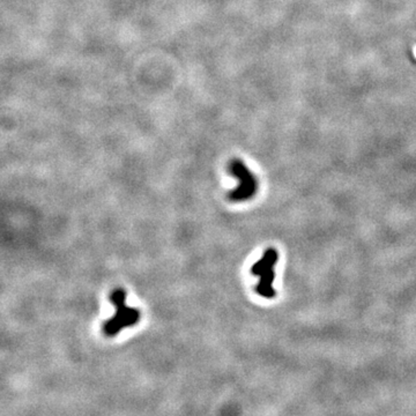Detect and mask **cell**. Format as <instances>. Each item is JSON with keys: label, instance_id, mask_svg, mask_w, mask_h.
Listing matches in <instances>:
<instances>
[{"label": "cell", "instance_id": "obj_1", "mask_svg": "<svg viewBox=\"0 0 416 416\" xmlns=\"http://www.w3.org/2000/svg\"><path fill=\"white\" fill-rule=\"evenodd\" d=\"M110 301L116 308L115 316L103 325L107 337H115L126 327H132L140 320V311L126 305V293L124 289H115L110 294Z\"/></svg>", "mask_w": 416, "mask_h": 416}, {"label": "cell", "instance_id": "obj_2", "mask_svg": "<svg viewBox=\"0 0 416 416\" xmlns=\"http://www.w3.org/2000/svg\"><path fill=\"white\" fill-rule=\"evenodd\" d=\"M277 261H279V252L274 247H268L265 250L262 257L251 268V273L259 279L255 286V291L259 296L268 300L274 298L276 293L273 288V282L275 279L274 266Z\"/></svg>", "mask_w": 416, "mask_h": 416}, {"label": "cell", "instance_id": "obj_3", "mask_svg": "<svg viewBox=\"0 0 416 416\" xmlns=\"http://www.w3.org/2000/svg\"><path fill=\"white\" fill-rule=\"evenodd\" d=\"M229 171L239 182L238 186L229 193V199L238 203L253 198L258 189L257 180L244 162L240 160H232L229 164Z\"/></svg>", "mask_w": 416, "mask_h": 416}]
</instances>
